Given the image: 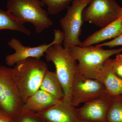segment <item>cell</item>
I'll list each match as a JSON object with an SVG mask.
<instances>
[{"label": "cell", "mask_w": 122, "mask_h": 122, "mask_svg": "<svg viewBox=\"0 0 122 122\" xmlns=\"http://www.w3.org/2000/svg\"><path fill=\"white\" fill-rule=\"evenodd\" d=\"M0 122H13L11 117L0 110Z\"/></svg>", "instance_id": "22"}, {"label": "cell", "mask_w": 122, "mask_h": 122, "mask_svg": "<svg viewBox=\"0 0 122 122\" xmlns=\"http://www.w3.org/2000/svg\"><path fill=\"white\" fill-rule=\"evenodd\" d=\"M59 101L48 92L39 89L26 99L22 110L36 113L50 107Z\"/></svg>", "instance_id": "14"}, {"label": "cell", "mask_w": 122, "mask_h": 122, "mask_svg": "<svg viewBox=\"0 0 122 122\" xmlns=\"http://www.w3.org/2000/svg\"><path fill=\"white\" fill-rule=\"evenodd\" d=\"M41 0H8L6 8L16 19L24 24L30 23L40 33L53 24Z\"/></svg>", "instance_id": "2"}, {"label": "cell", "mask_w": 122, "mask_h": 122, "mask_svg": "<svg viewBox=\"0 0 122 122\" xmlns=\"http://www.w3.org/2000/svg\"><path fill=\"white\" fill-rule=\"evenodd\" d=\"M11 118L13 122H43L36 113L22 110Z\"/></svg>", "instance_id": "19"}, {"label": "cell", "mask_w": 122, "mask_h": 122, "mask_svg": "<svg viewBox=\"0 0 122 122\" xmlns=\"http://www.w3.org/2000/svg\"><path fill=\"white\" fill-rule=\"evenodd\" d=\"M122 16V7L115 0H92L82 12L83 22L102 28Z\"/></svg>", "instance_id": "6"}, {"label": "cell", "mask_w": 122, "mask_h": 122, "mask_svg": "<svg viewBox=\"0 0 122 122\" xmlns=\"http://www.w3.org/2000/svg\"><path fill=\"white\" fill-rule=\"evenodd\" d=\"M44 5H47L48 13L54 15L61 12L69 7L73 0H41Z\"/></svg>", "instance_id": "18"}, {"label": "cell", "mask_w": 122, "mask_h": 122, "mask_svg": "<svg viewBox=\"0 0 122 122\" xmlns=\"http://www.w3.org/2000/svg\"><path fill=\"white\" fill-rule=\"evenodd\" d=\"M9 30L23 33L26 35H30V31L18 20L16 19L8 11L0 9V30Z\"/></svg>", "instance_id": "16"}, {"label": "cell", "mask_w": 122, "mask_h": 122, "mask_svg": "<svg viewBox=\"0 0 122 122\" xmlns=\"http://www.w3.org/2000/svg\"><path fill=\"white\" fill-rule=\"evenodd\" d=\"M39 89L46 92L58 100L65 98V94L56 73L48 70L44 75Z\"/></svg>", "instance_id": "15"}, {"label": "cell", "mask_w": 122, "mask_h": 122, "mask_svg": "<svg viewBox=\"0 0 122 122\" xmlns=\"http://www.w3.org/2000/svg\"><path fill=\"white\" fill-rule=\"evenodd\" d=\"M111 63L115 73L122 78V54L120 53L116 55L114 59H111Z\"/></svg>", "instance_id": "20"}, {"label": "cell", "mask_w": 122, "mask_h": 122, "mask_svg": "<svg viewBox=\"0 0 122 122\" xmlns=\"http://www.w3.org/2000/svg\"><path fill=\"white\" fill-rule=\"evenodd\" d=\"M77 62V72L89 78L96 79V75L107 59L122 52V48L104 50L93 46H75L69 49Z\"/></svg>", "instance_id": "3"}, {"label": "cell", "mask_w": 122, "mask_h": 122, "mask_svg": "<svg viewBox=\"0 0 122 122\" xmlns=\"http://www.w3.org/2000/svg\"><path fill=\"white\" fill-rule=\"evenodd\" d=\"M110 58L105 61L96 79L104 85L107 93L113 98L122 97V78L114 71Z\"/></svg>", "instance_id": "12"}, {"label": "cell", "mask_w": 122, "mask_h": 122, "mask_svg": "<svg viewBox=\"0 0 122 122\" xmlns=\"http://www.w3.org/2000/svg\"></svg>", "instance_id": "24"}, {"label": "cell", "mask_w": 122, "mask_h": 122, "mask_svg": "<svg viewBox=\"0 0 122 122\" xmlns=\"http://www.w3.org/2000/svg\"><path fill=\"white\" fill-rule=\"evenodd\" d=\"M92 0H73L72 5L67 8V12L60 20L63 35V46L66 49L81 46L79 37L83 22L82 14Z\"/></svg>", "instance_id": "5"}, {"label": "cell", "mask_w": 122, "mask_h": 122, "mask_svg": "<svg viewBox=\"0 0 122 122\" xmlns=\"http://www.w3.org/2000/svg\"><path fill=\"white\" fill-rule=\"evenodd\" d=\"M114 99L106 93L84 103L82 107L77 109L79 119L86 122H106Z\"/></svg>", "instance_id": "10"}, {"label": "cell", "mask_w": 122, "mask_h": 122, "mask_svg": "<svg viewBox=\"0 0 122 122\" xmlns=\"http://www.w3.org/2000/svg\"><path fill=\"white\" fill-rule=\"evenodd\" d=\"M45 54L46 61L52 62L55 66V73L62 86L65 98L70 101L72 81L77 72V62L69 49L64 48L61 43L50 46Z\"/></svg>", "instance_id": "4"}, {"label": "cell", "mask_w": 122, "mask_h": 122, "mask_svg": "<svg viewBox=\"0 0 122 122\" xmlns=\"http://www.w3.org/2000/svg\"><path fill=\"white\" fill-rule=\"evenodd\" d=\"M81 122H86V121H81Z\"/></svg>", "instance_id": "23"}, {"label": "cell", "mask_w": 122, "mask_h": 122, "mask_svg": "<svg viewBox=\"0 0 122 122\" xmlns=\"http://www.w3.org/2000/svg\"><path fill=\"white\" fill-rule=\"evenodd\" d=\"M48 70L45 62L33 58L20 61L12 68L14 81L24 103L39 89Z\"/></svg>", "instance_id": "1"}, {"label": "cell", "mask_w": 122, "mask_h": 122, "mask_svg": "<svg viewBox=\"0 0 122 122\" xmlns=\"http://www.w3.org/2000/svg\"><path fill=\"white\" fill-rule=\"evenodd\" d=\"M104 85L96 79L89 78L78 72L75 75L71 86L70 102L77 107L106 93Z\"/></svg>", "instance_id": "8"}, {"label": "cell", "mask_w": 122, "mask_h": 122, "mask_svg": "<svg viewBox=\"0 0 122 122\" xmlns=\"http://www.w3.org/2000/svg\"><path fill=\"white\" fill-rule=\"evenodd\" d=\"M24 104L14 81L12 68L0 66V110L12 117Z\"/></svg>", "instance_id": "7"}, {"label": "cell", "mask_w": 122, "mask_h": 122, "mask_svg": "<svg viewBox=\"0 0 122 122\" xmlns=\"http://www.w3.org/2000/svg\"><path fill=\"white\" fill-rule=\"evenodd\" d=\"M106 122H122V97L114 99L107 112Z\"/></svg>", "instance_id": "17"}, {"label": "cell", "mask_w": 122, "mask_h": 122, "mask_svg": "<svg viewBox=\"0 0 122 122\" xmlns=\"http://www.w3.org/2000/svg\"><path fill=\"white\" fill-rule=\"evenodd\" d=\"M122 17L90 35L82 42L81 46L86 47L99 44L107 40L113 39L122 34Z\"/></svg>", "instance_id": "13"}, {"label": "cell", "mask_w": 122, "mask_h": 122, "mask_svg": "<svg viewBox=\"0 0 122 122\" xmlns=\"http://www.w3.org/2000/svg\"><path fill=\"white\" fill-rule=\"evenodd\" d=\"M54 34V39L52 42L48 44L45 43L35 47L25 46L23 45L18 39L15 38H12L9 41L8 45L14 50L15 52L6 56L5 63L9 66H12L20 61L30 58L41 59L50 46L56 43H63V35L62 31L55 30Z\"/></svg>", "instance_id": "9"}, {"label": "cell", "mask_w": 122, "mask_h": 122, "mask_svg": "<svg viewBox=\"0 0 122 122\" xmlns=\"http://www.w3.org/2000/svg\"><path fill=\"white\" fill-rule=\"evenodd\" d=\"M77 109L64 98L36 114L43 122H81Z\"/></svg>", "instance_id": "11"}, {"label": "cell", "mask_w": 122, "mask_h": 122, "mask_svg": "<svg viewBox=\"0 0 122 122\" xmlns=\"http://www.w3.org/2000/svg\"><path fill=\"white\" fill-rule=\"evenodd\" d=\"M122 46V33L111 41L98 44L96 46L99 47L107 46L110 48H112L115 46Z\"/></svg>", "instance_id": "21"}]
</instances>
